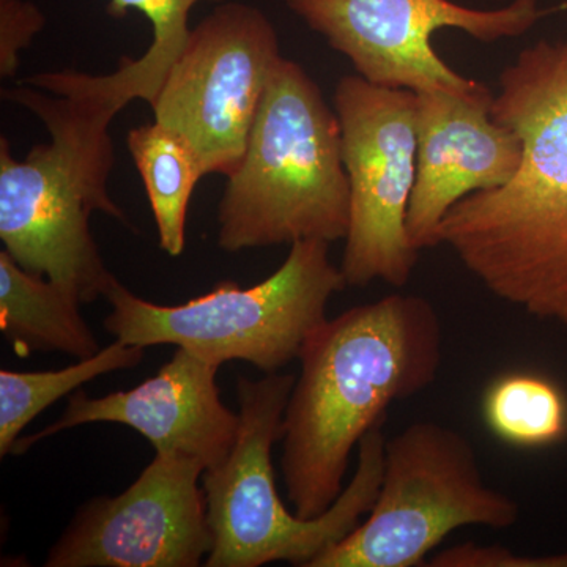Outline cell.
<instances>
[{
	"label": "cell",
	"mask_w": 567,
	"mask_h": 567,
	"mask_svg": "<svg viewBox=\"0 0 567 567\" xmlns=\"http://www.w3.org/2000/svg\"><path fill=\"white\" fill-rule=\"evenodd\" d=\"M492 117L524 142L506 185L468 194L439 246L498 300L567 327V41H539L499 78Z\"/></svg>",
	"instance_id": "6da1fadb"
},
{
	"label": "cell",
	"mask_w": 567,
	"mask_h": 567,
	"mask_svg": "<svg viewBox=\"0 0 567 567\" xmlns=\"http://www.w3.org/2000/svg\"><path fill=\"white\" fill-rule=\"evenodd\" d=\"M282 421L287 498L301 518L322 516L344 491L354 447L391 404L439 377L443 324L421 295L394 293L327 319L301 350Z\"/></svg>",
	"instance_id": "7a4b0ae2"
},
{
	"label": "cell",
	"mask_w": 567,
	"mask_h": 567,
	"mask_svg": "<svg viewBox=\"0 0 567 567\" xmlns=\"http://www.w3.org/2000/svg\"><path fill=\"white\" fill-rule=\"evenodd\" d=\"M227 181L218 210L224 251L346 238L341 123L300 63L282 58L276 65L244 159Z\"/></svg>",
	"instance_id": "3957f363"
},
{
	"label": "cell",
	"mask_w": 567,
	"mask_h": 567,
	"mask_svg": "<svg viewBox=\"0 0 567 567\" xmlns=\"http://www.w3.org/2000/svg\"><path fill=\"white\" fill-rule=\"evenodd\" d=\"M292 374L241 377L237 383L240 425L229 457L205 470L213 548L208 567H259L287 561L309 567L349 536L374 506L382 484L386 435L372 429L358 445L352 480L327 513L301 518L284 506L275 483L271 451L282 439V421L292 393Z\"/></svg>",
	"instance_id": "277c9868"
},
{
	"label": "cell",
	"mask_w": 567,
	"mask_h": 567,
	"mask_svg": "<svg viewBox=\"0 0 567 567\" xmlns=\"http://www.w3.org/2000/svg\"><path fill=\"white\" fill-rule=\"evenodd\" d=\"M323 240L290 245L270 278L241 289L223 281L183 305L142 300L115 281L104 328L118 341L147 349L171 344L221 365L240 360L275 374L300 358L309 336L327 320V306L347 286Z\"/></svg>",
	"instance_id": "5b68a950"
},
{
	"label": "cell",
	"mask_w": 567,
	"mask_h": 567,
	"mask_svg": "<svg viewBox=\"0 0 567 567\" xmlns=\"http://www.w3.org/2000/svg\"><path fill=\"white\" fill-rule=\"evenodd\" d=\"M520 506L488 487L475 446L456 429L416 421L386 440L372 509L309 567H416L454 529L514 527Z\"/></svg>",
	"instance_id": "8992f818"
},
{
	"label": "cell",
	"mask_w": 567,
	"mask_h": 567,
	"mask_svg": "<svg viewBox=\"0 0 567 567\" xmlns=\"http://www.w3.org/2000/svg\"><path fill=\"white\" fill-rule=\"evenodd\" d=\"M3 99L35 114L51 142L17 159L0 140V223L37 251L66 254L91 244L89 218L103 212L126 223L111 199L114 166L110 125L117 112L69 82L48 81L43 91L21 84Z\"/></svg>",
	"instance_id": "52a82bcc"
},
{
	"label": "cell",
	"mask_w": 567,
	"mask_h": 567,
	"mask_svg": "<svg viewBox=\"0 0 567 567\" xmlns=\"http://www.w3.org/2000/svg\"><path fill=\"white\" fill-rule=\"evenodd\" d=\"M334 110L350 183V221L341 271L350 287H404L420 251L406 233L416 181V93L361 76L336 85Z\"/></svg>",
	"instance_id": "ba28073f"
},
{
	"label": "cell",
	"mask_w": 567,
	"mask_h": 567,
	"mask_svg": "<svg viewBox=\"0 0 567 567\" xmlns=\"http://www.w3.org/2000/svg\"><path fill=\"white\" fill-rule=\"evenodd\" d=\"M281 59L262 11L224 3L189 32L151 104L155 122L193 148L205 175L230 177Z\"/></svg>",
	"instance_id": "9c48e42d"
},
{
	"label": "cell",
	"mask_w": 567,
	"mask_h": 567,
	"mask_svg": "<svg viewBox=\"0 0 567 567\" xmlns=\"http://www.w3.org/2000/svg\"><path fill=\"white\" fill-rule=\"evenodd\" d=\"M333 50L375 85L415 93L465 95L483 89L461 76L432 48V33L453 28L483 43L528 32L551 10L536 0L476 10L451 0H284Z\"/></svg>",
	"instance_id": "30bf717a"
},
{
	"label": "cell",
	"mask_w": 567,
	"mask_h": 567,
	"mask_svg": "<svg viewBox=\"0 0 567 567\" xmlns=\"http://www.w3.org/2000/svg\"><path fill=\"white\" fill-rule=\"evenodd\" d=\"M205 466L182 454L156 453L118 496H99L78 511L47 567H196L213 548Z\"/></svg>",
	"instance_id": "8fae6325"
},
{
	"label": "cell",
	"mask_w": 567,
	"mask_h": 567,
	"mask_svg": "<svg viewBox=\"0 0 567 567\" xmlns=\"http://www.w3.org/2000/svg\"><path fill=\"white\" fill-rule=\"evenodd\" d=\"M494 95L416 93V181L406 233L417 251L439 246L440 224L468 194L506 185L524 159V142L492 117Z\"/></svg>",
	"instance_id": "7c38bea8"
},
{
	"label": "cell",
	"mask_w": 567,
	"mask_h": 567,
	"mask_svg": "<svg viewBox=\"0 0 567 567\" xmlns=\"http://www.w3.org/2000/svg\"><path fill=\"white\" fill-rule=\"evenodd\" d=\"M219 365L178 347L158 374L130 391L89 398L78 391L65 413L35 435L18 439L13 454L91 423L128 425L148 440L156 453L196 458L205 470L221 465L235 445L240 416L223 404L216 385Z\"/></svg>",
	"instance_id": "4fadbf2b"
},
{
	"label": "cell",
	"mask_w": 567,
	"mask_h": 567,
	"mask_svg": "<svg viewBox=\"0 0 567 567\" xmlns=\"http://www.w3.org/2000/svg\"><path fill=\"white\" fill-rule=\"evenodd\" d=\"M80 305L69 290L29 274L6 249L0 251V328L18 354L62 352L85 360L99 353Z\"/></svg>",
	"instance_id": "5bb4252c"
},
{
	"label": "cell",
	"mask_w": 567,
	"mask_h": 567,
	"mask_svg": "<svg viewBox=\"0 0 567 567\" xmlns=\"http://www.w3.org/2000/svg\"><path fill=\"white\" fill-rule=\"evenodd\" d=\"M126 145L151 200L159 246L169 256H182L189 199L205 175L203 166L177 133L156 122L133 128Z\"/></svg>",
	"instance_id": "9a60e30c"
},
{
	"label": "cell",
	"mask_w": 567,
	"mask_h": 567,
	"mask_svg": "<svg viewBox=\"0 0 567 567\" xmlns=\"http://www.w3.org/2000/svg\"><path fill=\"white\" fill-rule=\"evenodd\" d=\"M144 347L115 339L91 358L59 371H0V456L13 451L25 425L43 410L96 377L134 368L144 358Z\"/></svg>",
	"instance_id": "2e32d148"
},
{
	"label": "cell",
	"mask_w": 567,
	"mask_h": 567,
	"mask_svg": "<svg viewBox=\"0 0 567 567\" xmlns=\"http://www.w3.org/2000/svg\"><path fill=\"white\" fill-rule=\"evenodd\" d=\"M204 0H110L106 11L112 18H123L130 11H140L153 29L151 47L137 59H122L114 73L99 76L104 91L121 106L133 100L156 99L164 78L188 40L189 11Z\"/></svg>",
	"instance_id": "e0dca14e"
},
{
	"label": "cell",
	"mask_w": 567,
	"mask_h": 567,
	"mask_svg": "<svg viewBox=\"0 0 567 567\" xmlns=\"http://www.w3.org/2000/svg\"><path fill=\"white\" fill-rule=\"evenodd\" d=\"M487 427L507 445L539 447L567 434V401L544 377L514 372L498 377L483 398Z\"/></svg>",
	"instance_id": "ac0fdd59"
},
{
	"label": "cell",
	"mask_w": 567,
	"mask_h": 567,
	"mask_svg": "<svg viewBox=\"0 0 567 567\" xmlns=\"http://www.w3.org/2000/svg\"><path fill=\"white\" fill-rule=\"evenodd\" d=\"M43 13L28 0H0V76L11 80L20 69L21 52L44 28Z\"/></svg>",
	"instance_id": "d6986e66"
},
{
	"label": "cell",
	"mask_w": 567,
	"mask_h": 567,
	"mask_svg": "<svg viewBox=\"0 0 567 567\" xmlns=\"http://www.w3.org/2000/svg\"><path fill=\"white\" fill-rule=\"evenodd\" d=\"M429 567H567L566 554L528 557L503 546L462 543L432 555Z\"/></svg>",
	"instance_id": "ffe728a7"
}]
</instances>
